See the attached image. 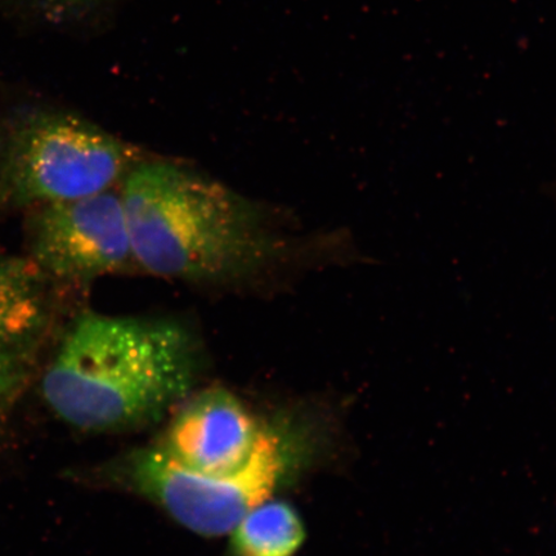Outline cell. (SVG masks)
Wrapping results in <instances>:
<instances>
[{"label": "cell", "mask_w": 556, "mask_h": 556, "mask_svg": "<svg viewBox=\"0 0 556 556\" xmlns=\"http://www.w3.org/2000/svg\"><path fill=\"white\" fill-rule=\"evenodd\" d=\"M197 339L168 319L85 313L70 326L41 379L62 421L85 432H121L154 422L197 381Z\"/></svg>", "instance_id": "cell-1"}, {"label": "cell", "mask_w": 556, "mask_h": 556, "mask_svg": "<svg viewBox=\"0 0 556 556\" xmlns=\"http://www.w3.org/2000/svg\"><path fill=\"white\" fill-rule=\"evenodd\" d=\"M122 200L136 266L159 277L245 281L288 250L261 206L180 165L136 164Z\"/></svg>", "instance_id": "cell-2"}, {"label": "cell", "mask_w": 556, "mask_h": 556, "mask_svg": "<svg viewBox=\"0 0 556 556\" xmlns=\"http://www.w3.org/2000/svg\"><path fill=\"white\" fill-rule=\"evenodd\" d=\"M135 151L80 116L23 111L0 151V206L35 208L111 190L135 166Z\"/></svg>", "instance_id": "cell-3"}, {"label": "cell", "mask_w": 556, "mask_h": 556, "mask_svg": "<svg viewBox=\"0 0 556 556\" xmlns=\"http://www.w3.org/2000/svg\"><path fill=\"white\" fill-rule=\"evenodd\" d=\"M296 454L290 440L270 429L247 467L231 476L180 467L157 446L131 452L97 476L131 486L201 536H222L273 498L293 472Z\"/></svg>", "instance_id": "cell-4"}, {"label": "cell", "mask_w": 556, "mask_h": 556, "mask_svg": "<svg viewBox=\"0 0 556 556\" xmlns=\"http://www.w3.org/2000/svg\"><path fill=\"white\" fill-rule=\"evenodd\" d=\"M29 258L51 280L85 285L136 264L121 194L92 197L34 208Z\"/></svg>", "instance_id": "cell-5"}, {"label": "cell", "mask_w": 556, "mask_h": 556, "mask_svg": "<svg viewBox=\"0 0 556 556\" xmlns=\"http://www.w3.org/2000/svg\"><path fill=\"white\" fill-rule=\"evenodd\" d=\"M269 430L235 394L212 388L187 401L157 447L180 467L231 476L247 467Z\"/></svg>", "instance_id": "cell-6"}, {"label": "cell", "mask_w": 556, "mask_h": 556, "mask_svg": "<svg viewBox=\"0 0 556 556\" xmlns=\"http://www.w3.org/2000/svg\"><path fill=\"white\" fill-rule=\"evenodd\" d=\"M51 281L30 258L0 256V351L33 363L51 329Z\"/></svg>", "instance_id": "cell-7"}, {"label": "cell", "mask_w": 556, "mask_h": 556, "mask_svg": "<svg viewBox=\"0 0 556 556\" xmlns=\"http://www.w3.org/2000/svg\"><path fill=\"white\" fill-rule=\"evenodd\" d=\"M229 534L236 556H291L305 538L293 507L273 498L254 507Z\"/></svg>", "instance_id": "cell-8"}, {"label": "cell", "mask_w": 556, "mask_h": 556, "mask_svg": "<svg viewBox=\"0 0 556 556\" xmlns=\"http://www.w3.org/2000/svg\"><path fill=\"white\" fill-rule=\"evenodd\" d=\"M31 361L0 351V416L9 412L30 380Z\"/></svg>", "instance_id": "cell-9"}, {"label": "cell", "mask_w": 556, "mask_h": 556, "mask_svg": "<svg viewBox=\"0 0 556 556\" xmlns=\"http://www.w3.org/2000/svg\"><path fill=\"white\" fill-rule=\"evenodd\" d=\"M20 2L50 24H65L87 15L104 0H20Z\"/></svg>", "instance_id": "cell-10"}, {"label": "cell", "mask_w": 556, "mask_h": 556, "mask_svg": "<svg viewBox=\"0 0 556 556\" xmlns=\"http://www.w3.org/2000/svg\"><path fill=\"white\" fill-rule=\"evenodd\" d=\"M542 192H544L545 197L553 200L556 205V178L544 186H542Z\"/></svg>", "instance_id": "cell-11"}]
</instances>
